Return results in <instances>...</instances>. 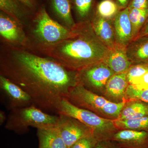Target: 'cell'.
<instances>
[{"instance_id": "obj_1", "label": "cell", "mask_w": 148, "mask_h": 148, "mask_svg": "<svg viewBox=\"0 0 148 148\" xmlns=\"http://www.w3.org/2000/svg\"><path fill=\"white\" fill-rule=\"evenodd\" d=\"M1 75L27 92L34 106L56 113L61 101L78 83L77 71L23 49L12 51L2 61Z\"/></svg>"}, {"instance_id": "obj_2", "label": "cell", "mask_w": 148, "mask_h": 148, "mask_svg": "<svg viewBox=\"0 0 148 148\" xmlns=\"http://www.w3.org/2000/svg\"><path fill=\"white\" fill-rule=\"evenodd\" d=\"M72 29L71 36L42 49L43 52L49 58L75 71L104 61L110 49L97 36L90 21L77 23Z\"/></svg>"}, {"instance_id": "obj_3", "label": "cell", "mask_w": 148, "mask_h": 148, "mask_svg": "<svg viewBox=\"0 0 148 148\" xmlns=\"http://www.w3.org/2000/svg\"><path fill=\"white\" fill-rule=\"evenodd\" d=\"M74 106L91 111L99 116L112 119L118 118L126 101L114 103L88 90L80 84L72 88L66 99Z\"/></svg>"}, {"instance_id": "obj_4", "label": "cell", "mask_w": 148, "mask_h": 148, "mask_svg": "<svg viewBox=\"0 0 148 148\" xmlns=\"http://www.w3.org/2000/svg\"><path fill=\"white\" fill-rule=\"evenodd\" d=\"M58 114L72 117L81 122L92 130L94 137L98 141L110 140L118 130L114 120L104 118L91 111L78 108L63 99L57 109Z\"/></svg>"}, {"instance_id": "obj_5", "label": "cell", "mask_w": 148, "mask_h": 148, "mask_svg": "<svg viewBox=\"0 0 148 148\" xmlns=\"http://www.w3.org/2000/svg\"><path fill=\"white\" fill-rule=\"evenodd\" d=\"M58 121V115L49 114L32 105L12 110L9 115L5 128L21 133L30 127L37 129L56 127Z\"/></svg>"}, {"instance_id": "obj_6", "label": "cell", "mask_w": 148, "mask_h": 148, "mask_svg": "<svg viewBox=\"0 0 148 148\" xmlns=\"http://www.w3.org/2000/svg\"><path fill=\"white\" fill-rule=\"evenodd\" d=\"M34 15L33 34L40 49L56 44L73 34L72 29L51 17L43 4Z\"/></svg>"}, {"instance_id": "obj_7", "label": "cell", "mask_w": 148, "mask_h": 148, "mask_svg": "<svg viewBox=\"0 0 148 148\" xmlns=\"http://www.w3.org/2000/svg\"><path fill=\"white\" fill-rule=\"evenodd\" d=\"M77 72L79 83L98 94L105 92L108 80L114 73L104 61L95 63Z\"/></svg>"}, {"instance_id": "obj_8", "label": "cell", "mask_w": 148, "mask_h": 148, "mask_svg": "<svg viewBox=\"0 0 148 148\" xmlns=\"http://www.w3.org/2000/svg\"><path fill=\"white\" fill-rule=\"evenodd\" d=\"M58 115L56 127L68 148L82 138L94 136L92 130L81 122L69 116Z\"/></svg>"}, {"instance_id": "obj_9", "label": "cell", "mask_w": 148, "mask_h": 148, "mask_svg": "<svg viewBox=\"0 0 148 148\" xmlns=\"http://www.w3.org/2000/svg\"><path fill=\"white\" fill-rule=\"evenodd\" d=\"M0 88L8 100L12 110L33 105L32 98L27 92L1 75L0 76Z\"/></svg>"}, {"instance_id": "obj_10", "label": "cell", "mask_w": 148, "mask_h": 148, "mask_svg": "<svg viewBox=\"0 0 148 148\" xmlns=\"http://www.w3.org/2000/svg\"><path fill=\"white\" fill-rule=\"evenodd\" d=\"M19 21L1 11L0 34L5 41L14 45H25L27 39Z\"/></svg>"}, {"instance_id": "obj_11", "label": "cell", "mask_w": 148, "mask_h": 148, "mask_svg": "<svg viewBox=\"0 0 148 148\" xmlns=\"http://www.w3.org/2000/svg\"><path fill=\"white\" fill-rule=\"evenodd\" d=\"M121 148H148V132L118 130L110 140Z\"/></svg>"}, {"instance_id": "obj_12", "label": "cell", "mask_w": 148, "mask_h": 148, "mask_svg": "<svg viewBox=\"0 0 148 148\" xmlns=\"http://www.w3.org/2000/svg\"><path fill=\"white\" fill-rule=\"evenodd\" d=\"M113 25L116 43L127 46L133 40L128 7L119 12L114 18Z\"/></svg>"}, {"instance_id": "obj_13", "label": "cell", "mask_w": 148, "mask_h": 148, "mask_svg": "<svg viewBox=\"0 0 148 148\" xmlns=\"http://www.w3.org/2000/svg\"><path fill=\"white\" fill-rule=\"evenodd\" d=\"M126 46L118 43L110 49L104 61L114 74L127 73L132 66L126 53Z\"/></svg>"}, {"instance_id": "obj_14", "label": "cell", "mask_w": 148, "mask_h": 148, "mask_svg": "<svg viewBox=\"0 0 148 148\" xmlns=\"http://www.w3.org/2000/svg\"><path fill=\"white\" fill-rule=\"evenodd\" d=\"M127 73L114 74L108 80L105 88V98L114 103L125 101V92L128 87Z\"/></svg>"}, {"instance_id": "obj_15", "label": "cell", "mask_w": 148, "mask_h": 148, "mask_svg": "<svg viewBox=\"0 0 148 148\" xmlns=\"http://www.w3.org/2000/svg\"><path fill=\"white\" fill-rule=\"evenodd\" d=\"M47 6L51 12L53 14L63 25L70 29L76 24L72 13V5L71 0H45Z\"/></svg>"}, {"instance_id": "obj_16", "label": "cell", "mask_w": 148, "mask_h": 148, "mask_svg": "<svg viewBox=\"0 0 148 148\" xmlns=\"http://www.w3.org/2000/svg\"><path fill=\"white\" fill-rule=\"evenodd\" d=\"M90 22L94 32L101 41L109 49L112 47L116 42L113 24L110 20L96 14Z\"/></svg>"}, {"instance_id": "obj_17", "label": "cell", "mask_w": 148, "mask_h": 148, "mask_svg": "<svg viewBox=\"0 0 148 148\" xmlns=\"http://www.w3.org/2000/svg\"><path fill=\"white\" fill-rule=\"evenodd\" d=\"M126 49L127 57L132 65L148 64V36L132 40Z\"/></svg>"}, {"instance_id": "obj_18", "label": "cell", "mask_w": 148, "mask_h": 148, "mask_svg": "<svg viewBox=\"0 0 148 148\" xmlns=\"http://www.w3.org/2000/svg\"><path fill=\"white\" fill-rule=\"evenodd\" d=\"M37 130L38 148H68L57 127Z\"/></svg>"}, {"instance_id": "obj_19", "label": "cell", "mask_w": 148, "mask_h": 148, "mask_svg": "<svg viewBox=\"0 0 148 148\" xmlns=\"http://www.w3.org/2000/svg\"><path fill=\"white\" fill-rule=\"evenodd\" d=\"M147 116H148V103L136 100L128 101H126L117 120L135 119Z\"/></svg>"}, {"instance_id": "obj_20", "label": "cell", "mask_w": 148, "mask_h": 148, "mask_svg": "<svg viewBox=\"0 0 148 148\" xmlns=\"http://www.w3.org/2000/svg\"><path fill=\"white\" fill-rule=\"evenodd\" d=\"M0 10L20 22L29 12H32L18 0H0Z\"/></svg>"}, {"instance_id": "obj_21", "label": "cell", "mask_w": 148, "mask_h": 148, "mask_svg": "<svg viewBox=\"0 0 148 148\" xmlns=\"http://www.w3.org/2000/svg\"><path fill=\"white\" fill-rule=\"evenodd\" d=\"M129 17L132 24L134 40L139 34L141 29L147 20L148 9L140 10L129 8Z\"/></svg>"}, {"instance_id": "obj_22", "label": "cell", "mask_w": 148, "mask_h": 148, "mask_svg": "<svg viewBox=\"0 0 148 148\" xmlns=\"http://www.w3.org/2000/svg\"><path fill=\"white\" fill-rule=\"evenodd\" d=\"M114 123L118 130H132L148 132V116L135 119L114 120Z\"/></svg>"}, {"instance_id": "obj_23", "label": "cell", "mask_w": 148, "mask_h": 148, "mask_svg": "<svg viewBox=\"0 0 148 148\" xmlns=\"http://www.w3.org/2000/svg\"><path fill=\"white\" fill-rule=\"evenodd\" d=\"M119 6L113 0H103L97 6V14L110 20L114 18L119 11Z\"/></svg>"}, {"instance_id": "obj_24", "label": "cell", "mask_w": 148, "mask_h": 148, "mask_svg": "<svg viewBox=\"0 0 148 148\" xmlns=\"http://www.w3.org/2000/svg\"><path fill=\"white\" fill-rule=\"evenodd\" d=\"M148 72V64H139L132 65L127 72L128 84L135 86L140 79Z\"/></svg>"}, {"instance_id": "obj_25", "label": "cell", "mask_w": 148, "mask_h": 148, "mask_svg": "<svg viewBox=\"0 0 148 148\" xmlns=\"http://www.w3.org/2000/svg\"><path fill=\"white\" fill-rule=\"evenodd\" d=\"M72 8L73 7L77 15L81 19L89 16L92 9L93 0H71Z\"/></svg>"}, {"instance_id": "obj_26", "label": "cell", "mask_w": 148, "mask_h": 148, "mask_svg": "<svg viewBox=\"0 0 148 148\" xmlns=\"http://www.w3.org/2000/svg\"><path fill=\"white\" fill-rule=\"evenodd\" d=\"M125 101H140L148 103V88L138 89L129 85L126 90Z\"/></svg>"}, {"instance_id": "obj_27", "label": "cell", "mask_w": 148, "mask_h": 148, "mask_svg": "<svg viewBox=\"0 0 148 148\" xmlns=\"http://www.w3.org/2000/svg\"><path fill=\"white\" fill-rule=\"evenodd\" d=\"M98 142L94 136L86 137L80 139L69 148H93Z\"/></svg>"}, {"instance_id": "obj_28", "label": "cell", "mask_w": 148, "mask_h": 148, "mask_svg": "<svg viewBox=\"0 0 148 148\" xmlns=\"http://www.w3.org/2000/svg\"><path fill=\"white\" fill-rule=\"evenodd\" d=\"M29 10L35 13L43 4L40 3L39 0H18Z\"/></svg>"}, {"instance_id": "obj_29", "label": "cell", "mask_w": 148, "mask_h": 148, "mask_svg": "<svg viewBox=\"0 0 148 148\" xmlns=\"http://www.w3.org/2000/svg\"><path fill=\"white\" fill-rule=\"evenodd\" d=\"M128 8L129 9H148V0H132Z\"/></svg>"}, {"instance_id": "obj_30", "label": "cell", "mask_w": 148, "mask_h": 148, "mask_svg": "<svg viewBox=\"0 0 148 148\" xmlns=\"http://www.w3.org/2000/svg\"><path fill=\"white\" fill-rule=\"evenodd\" d=\"M93 148H121L116 143L110 140L98 141Z\"/></svg>"}, {"instance_id": "obj_31", "label": "cell", "mask_w": 148, "mask_h": 148, "mask_svg": "<svg viewBox=\"0 0 148 148\" xmlns=\"http://www.w3.org/2000/svg\"><path fill=\"white\" fill-rule=\"evenodd\" d=\"M133 86L138 89L148 88V72L144 75L137 85Z\"/></svg>"}, {"instance_id": "obj_32", "label": "cell", "mask_w": 148, "mask_h": 148, "mask_svg": "<svg viewBox=\"0 0 148 148\" xmlns=\"http://www.w3.org/2000/svg\"><path fill=\"white\" fill-rule=\"evenodd\" d=\"M145 36H148V20L146 21L145 24L141 29L139 34L135 39Z\"/></svg>"}, {"instance_id": "obj_33", "label": "cell", "mask_w": 148, "mask_h": 148, "mask_svg": "<svg viewBox=\"0 0 148 148\" xmlns=\"http://www.w3.org/2000/svg\"><path fill=\"white\" fill-rule=\"evenodd\" d=\"M131 1L132 0H116V3L119 7L123 9L128 7L127 6L129 5Z\"/></svg>"}, {"instance_id": "obj_34", "label": "cell", "mask_w": 148, "mask_h": 148, "mask_svg": "<svg viewBox=\"0 0 148 148\" xmlns=\"http://www.w3.org/2000/svg\"><path fill=\"white\" fill-rule=\"evenodd\" d=\"M6 119V117L5 113L3 111H1L0 112V123H1V125L4 123Z\"/></svg>"}, {"instance_id": "obj_35", "label": "cell", "mask_w": 148, "mask_h": 148, "mask_svg": "<svg viewBox=\"0 0 148 148\" xmlns=\"http://www.w3.org/2000/svg\"><path fill=\"white\" fill-rule=\"evenodd\" d=\"M147 20H148V19H147Z\"/></svg>"}]
</instances>
